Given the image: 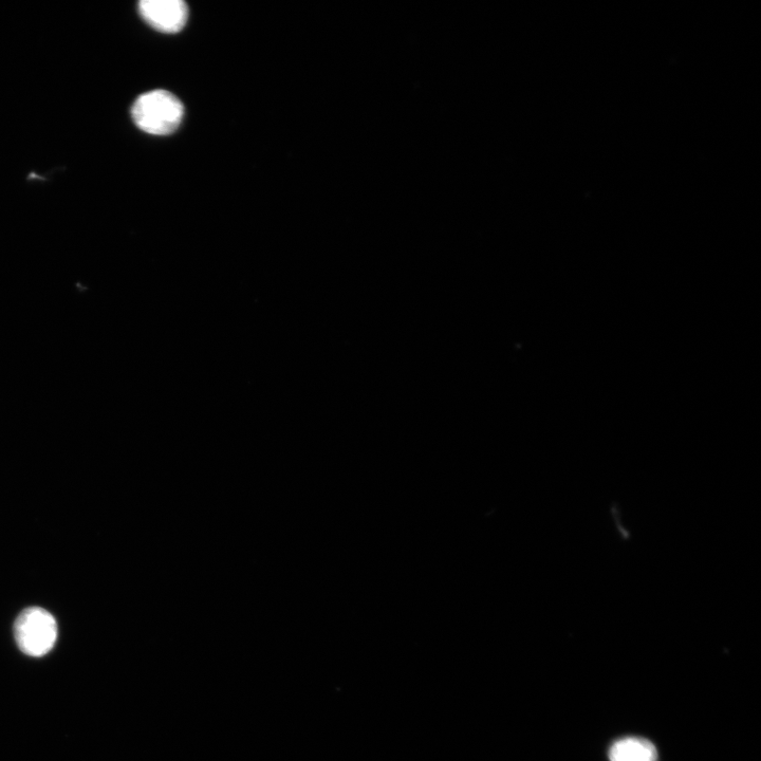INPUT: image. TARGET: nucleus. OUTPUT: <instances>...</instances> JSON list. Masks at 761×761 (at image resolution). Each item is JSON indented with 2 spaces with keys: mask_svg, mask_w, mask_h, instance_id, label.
I'll return each instance as SVG.
<instances>
[{
  "mask_svg": "<svg viewBox=\"0 0 761 761\" xmlns=\"http://www.w3.org/2000/svg\"><path fill=\"white\" fill-rule=\"evenodd\" d=\"M132 116L141 131L166 136L177 131L184 116V107L171 92L154 90L137 99Z\"/></svg>",
  "mask_w": 761,
  "mask_h": 761,
  "instance_id": "f257e3e1",
  "label": "nucleus"
},
{
  "mask_svg": "<svg viewBox=\"0 0 761 761\" xmlns=\"http://www.w3.org/2000/svg\"><path fill=\"white\" fill-rule=\"evenodd\" d=\"M18 647L30 657H43L58 639L57 621L47 610L40 607L25 609L14 625Z\"/></svg>",
  "mask_w": 761,
  "mask_h": 761,
  "instance_id": "f03ea898",
  "label": "nucleus"
},
{
  "mask_svg": "<svg viewBox=\"0 0 761 761\" xmlns=\"http://www.w3.org/2000/svg\"><path fill=\"white\" fill-rule=\"evenodd\" d=\"M139 12L156 30L177 33L187 24L189 9L182 0H142Z\"/></svg>",
  "mask_w": 761,
  "mask_h": 761,
  "instance_id": "7ed1b4c3",
  "label": "nucleus"
},
{
  "mask_svg": "<svg viewBox=\"0 0 761 761\" xmlns=\"http://www.w3.org/2000/svg\"><path fill=\"white\" fill-rule=\"evenodd\" d=\"M609 758L610 761H657L658 751L647 739L628 737L612 745Z\"/></svg>",
  "mask_w": 761,
  "mask_h": 761,
  "instance_id": "20e7f679",
  "label": "nucleus"
}]
</instances>
